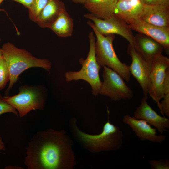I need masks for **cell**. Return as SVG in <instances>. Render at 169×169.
Instances as JSON below:
<instances>
[{
	"label": "cell",
	"instance_id": "e0dca14e",
	"mask_svg": "<svg viewBox=\"0 0 169 169\" xmlns=\"http://www.w3.org/2000/svg\"><path fill=\"white\" fill-rule=\"evenodd\" d=\"M65 7L60 0H49L36 23L43 28H49Z\"/></svg>",
	"mask_w": 169,
	"mask_h": 169
},
{
	"label": "cell",
	"instance_id": "d4e9b609",
	"mask_svg": "<svg viewBox=\"0 0 169 169\" xmlns=\"http://www.w3.org/2000/svg\"><path fill=\"white\" fill-rule=\"evenodd\" d=\"M145 5H161L169 6V0H141Z\"/></svg>",
	"mask_w": 169,
	"mask_h": 169
},
{
	"label": "cell",
	"instance_id": "4dcf8cb0",
	"mask_svg": "<svg viewBox=\"0 0 169 169\" xmlns=\"http://www.w3.org/2000/svg\"><path fill=\"white\" fill-rule=\"evenodd\" d=\"M1 39L0 38V42H1Z\"/></svg>",
	"mask_w": 169,
	"mask_h": 169
},
{
	"label": "cell",
	"instance_id": "9a60e30c",
	"mask_svg": "<svg viewBox=\"0 0 169 169\" xmlns=\"http://www.w3.org/2000/svg\"><path fill=\"white\" fill-rule=\"evenodd\" d=\"M144 5L141 0H118L114 14L130 24L140 18Z\"/></svg>",
	"mask_w": 169,
	"mask_h": 169
},
{
	"label": "cell",
	"instance_id": "6da1fadb",
	"mask_svg": "<svg viewBox=\"0 0 169 169\" xmlns=\"http://www.w3.org/2000/svg\"><path fill=\"white\" fill-rule=\"evenodd\" d=\"M73 145L65 130L39 131L28 143L24 164L28 169H73L76 164Z\"/></svg>",
	"mask_w": 169,
	"mask_h": 169
},
{
	"label": "cell",
	"instance_id": "7c38bea8",
	"mask_svg": "<svg viewBox=\"0 0 169 169\" xmlns=\"http://www.w3.org/2000/svg\"><path fill=\"white\" fill-rule=\"evenodd\" d=\"M134 31L149 36L162 45L167 53L169 51V27L155 26L138 19L129 24Z\"/></svg>",
	"mask_w": 169,
	"mask_h": 169
},
{
	"label": "cell",
	"instance_id": "277c9868",
	"mask_svg": "<svg viewBox=\"0 0 169 169\" xmlns=\"http://www.w3.org/2000/svg\"><path fill=\"white\" fill-rule=\"evenodd\" d=\"M87 24L92 29L96 38L95 50L98 64L101 67L106 66L115 71L128 82L131 73L128 66L120 60L115 52L113 46L114 34L103 35L97 31L91 21L89 20Z\"/></svg>",
	"mask_w": 169,
	"mask_h": 169
},
{
	"label": "cell",
	"instance_id": "5bb4252c",
	"mask_svg": "<svg viewBox=\"0 0 169 169\" xmlns=\"http://www.w3.org/2000/svg\"><path fill=\"white\" fill-rule=\"evenodd\" d=\"M133 47L145 60L152 63L155 58L161 54L164 50L163 46L151 37L139 33L134 36Z\"/></svg>",
	"mask_w": 169,
	"mask_h": 169
},
{
	"label": "cell",
	"instance_id": "f546056e",
	"mask_svg": "<svg viewBox=\"0 0 169 169\" xmlns=\"http://www.w3.org/2000/svg\"><path fill=\"white\" fill-rule=\"evenodd\" d=\"M4 0H0V4H1L2 2Z\"/></svg>",
	"mask_w": 169,
	"mask_h": 169
},
{
	"label": "cell",
	"instance_id": "9c48e42d",
	"mask_svg": "<svg viewBox=\"0 0 169 169\" xmlns=\"http://www.w3.org/2000/svg\"><path fill=\"white\" fill-rule=\"evenodd\" d=\"M169 68V59L162 54L153 60L149 76L148 94L156 103L161 113L160 100L163 97V86L166 71Z\"/></svg>",
	"mask_w": 169,
	"mask_h": 169
},
{
	"label": "cell",
	"instance_id": "52a82bcc",
	"mask_svg": "<svg viewBox=\"0 0 169 169\" xmlns=\"http://www.w3.org/2000/svg\"><path fill=\"white\" fill-rule=\"evenodd\" d=\"M103 68V81L99 94L108 96L115 101L131 99L133 96L132 91L123 79L112 69L106 66Z\"/></svg>",
	"mask_w": 169,
	"mask_h": 169
},
{
	"label": "cell",
	"instance_id": "484cf974",
	"mask_svg": "<svg viewBox=\"0 0 169 169\" xmlns=\"http://www.w3.org/2000/svg\"><path fill=\"white\" fill-rule=\"evenodd\" d=\"M19 3L28 9L30 8L34 0H11Z\"/></svg>",
	"mask_w": 169,
	"mask_h": 169
},
{
	"label": "cell",
	"instance_id": "ac0fdd59",
	"mask_svg": "<svg viewBox=\"0 0 169 169\" xmlns=\"http://www.w3.org/2000/svg\"><path fill=\"white\" fill-rule=\"evenodd\" d=\"M118 0H87L84 4L85 8L95 17L101 19L114 14Z\"/></svg>",
	"mask_w": 169,
	"mask_h": 169
},
{
	"label": "cell",
	"instance_id": "3957f363",
	"mask_svg": "<svg viewBox=\"0 0 169 169\" xmlns=\"http://www.w3.org/2000/svg\"><path fill=\"white\" fill-rule=\"evenodd\" d=\"M1 49L2 56L7 64L10 74L6 95L9 94L19 76L25 70L31 68L39 67L50 72L52 64L48 59L38 58L27 50L19 48L9 42L4 44Z\"/></svg>",
	"mask_w": 169,
	"mask_h": 169
},
{
	"label": "cell",
	"instance_id": "7402d4cb",
	"mask_svg": "<svg viewBox=\"0 0 169 169\" xmlns=\"http://www.w3.org/2000/svg\"><path fill=\"white\" fill-rule=\"evenodd\" d=\"M9 79L8 68L5 60L2 56L0 58V90L5 88Z\"/></svg>",
	"mask_w": 169,
	"mask_h": 169
},
{
	"label": "cell",
	"instance_id": "83f0119b",
	"mask_svg": "<svg viewBox=\"0 0 169 169\" xmlns=\"http://www.w3.org/2000/svg\"><path fill=\"white\" fill-rule=\"evenodd\" d=\"M76 3H81L84 4L87 0H70Z\"/></svg>",
	"mask_w": 169,
	"mask_h": 169
},
{
	"label": "cell",
	"instance_id": "2e32d148",
	"mask_svg": "<svg viewBox=\"0 0 169 169\" xmlns=\"http://www.w3.org/2000/svg\"><path fill=\"white\" fill-rule=\"evenodd\" d=\"M140 18L155 26L169 27V6L144 4Z\"/></svg>",
	"mask_w": 169,
	"mask_h": 169
},
{
	"label": "cell",
	"instance_id": "44dd1931",
	"mask_svg": "<svg viewBox=\"0 0 169 169\" xmlns=\"http://www.w3.org/2000/svg\"><path fill=\"white\" fill-rule=\"evenodd\" d=\"M49 0H34L28 9V15L30 19L36 22L41 12L47 4Z\"/></svg>",
	"mask_w": 169,
	"mask_h": 169
},
{
	"label": "cell",
	"instance_id": "f1b7e54d",
	"mask_svg": "<svg viewBox=\"0 0 169 169\" xmlns=\"http://www.w3.org/2000/svg\"><path fill=\"white\" fill-rule=\"evenodd\" d=\"M2 56V52L1 48H0V58Z\"/></svg>",
	"mask_w": 169,
	"mask_h": 169
},
{
	"label": "cell",
	"instance_id": "cb8c5ba5",
	"mask_svg": "<svg viewBox=\"0 0 169 169\" xmlns=\"http://www.w3.org/2000/svg\"><path fill=\"white\" fill-rule=\"evenodd\" d=\"M149 163L152 169H169V161L167 159L151 160Z\"/></svg>",
	"mask_w": 169,
	"mask_h": 169
},
{
	"label": "cell",
	"instance_id": "ba28073f",
	"mask_svg": "<svg viewBox=\"0 0 169 169\" xmlns=\"http://www.w3.org/2000/svg\"><path fill=\"white\" fill-rule=\"evenodd\" d=\"M84 16L92 21L96 30L101 34L104 35L110 34L120 35L133 46L134 36L130 25L114 14L105 19L98 18L90 13L85 14Z\"/></svg>",
	"mask_w": 169,
	"mask_h": 169
},
{
	"label": "cell",
	"instance_id": "7a4b0ae2",
	"mask_svg": "<svg viewBox=\"0 0 169 169\" xmlns=\"http://www.w3.org/2000/svg\"><path fill=\"white\" fill-rule=\"evenodd\" d=\"M75 118L69 121L70 131L75 140L84 149L94 153L120 149L123 142V132L118 126L111 123L108 116L100 133L92 135L82 131L78 127Z\"/></svg>",
	"mask_w": 169,
	"mask_h": 169
},
{
	"label": "cell",
	"instance_id": "603a6c76",
	"mask_svg": "<svg viewBox=\"0 0 169 169\" xmlns=\"http://www.w3.org/2000/svg\"><path fill=\"white\" fill-rule=\"evenodd\" d=\"M3 97L0 93V115L5 113H12L18 116V114L17 111L14 108L5 101L3 100Z\"/></svg>",
	"mask_w": 169,
	"mask_h": 169
},
{
	"label": "cell",
	"instance_id": "5b68a950",
	"mask_svg": "<svg viewBox=\"0 0 169 169\" xmlns=\"http://www.w3.org/2000/svg\"><path fill=\"white\" fill-rule=\"evenodd\" d=\"M19 91L16 95L6 96L3 99L17 111L20 117L32 110L44 109L47 94L44 85H23L19 88Z\"/></svg>",
	"mask_w": 169,
	"mask_h": 169
},
{
	"label": "cell",
	"instance_id": "8fae6325",
	"mask_svg": "<svg viewBox=\"0 0 169 169\" xmlns=\"http://www.w3.org/2000/svg\"><path fill=\"white\" fill-rule=\"evenodd\" d=\"M122 121L132 129L136 136L141 141L147 140L160 144L166 138L164 135H157L156 129L152 128L144 120L136 119L127 114L123 116Z\"/></svg>",
	"mask_w": 169,
	"mask_h": 169
},
{
	"label": "cell",
	"instance_id": "4316f807",
	"mask_svg": "<svg viewBox=\"0 0 169 169\" xmlns=\"http://www.w3.org/2000/svg\"><path fill=\"white\" fill-rule=\"evenodd\" d=\"M6 147L5 144L3 141L1 137L0 136V150L5 151Z\"/></svg>",
	"mask_w": 169,
	"mask_h": 169
},
{
	"label": "cell",
	"instance_id": "d6986e66",
	"mask_svg": "<svg viewBox=\"0 0 169 169\" xmlns=\"http://www.w3.org/2000/svg\"><path fill=\"white\" fill-rule=\"evenodd\" d=\"M73 28V20L66 9L60 14L49 28L59 37L64 38L71 36Z\"/></svg>",
	"mask_w": 169,
	"mask_h": 169
},
{
	"label": "cell",
	"instance_id": "8992f818",
	"mask_svg": "<svg viewBox=\"0 0 169 169\" xmlns=\"http://www.w3.org/2000/svg\"><path fill=\"white\" fill-rule=\"evenodd\" d=\"M88 38L90 47L87 57L85 59L81 58L79 60L82 65L81 69L77 71L66 72L65 76L67 82L79 80L86 81L91 86L92 94L96 96L99 94L102 83L99 75L101 66L98 64L96 58L95 37L93 31L90 32Z\"/></svg>",
	"mask_w": 169,
	"mask_h": 169
},
{
	"label": "cell",
	"instance_id": "4fadbf2b",
	"mask_svg": "<svg viewBox=\"0 0 169 169\" xmlns=\"http://www.w3.org/2000/svg\"><path fill=\"white\" fill-rule=\"evenodd\" d=\"M146 100L144 97L142 98L140 105L134 113L133 117L146 121L162 134L169 128V120L158 114L149 105Z\"/></svg>",
	"mask_w": 169,
	"mask_h": 169
},
{
	"label": "cell",
	"instance_id": "ffe728a7",
	"mask_svg": "<svg viewBox=\"0 0 169 169\" xmlns=\"http://www.w3.org/2000/svg\"><path fill=\"white\" fill-rule=\"evenodd\" d=\"M163 97L160 102L162 114L169 117V68L166 71L163 86Z\"/></svg>",
	"mask_w": 169,
	"mask_h": 169
},
{
	"label": "cell",
	"instance_id": "30bf717a",
	"mask_svg": "<svg viewBox=\"0 0 169 169\" xmlns=\"http://www.w3.org/2000/svg\"><path fill=\"white\" fill-rule=\"evenodd\" d=\"M127 53L132 59L131 64L128 66L129 71L139 83L142 89L144 97L147 100L149 89V76L152 63L143 59L129 44L128 46Z\"/></svg>",
	"mask_w": 169,
	"mask_h": 169
}]
</instances>
